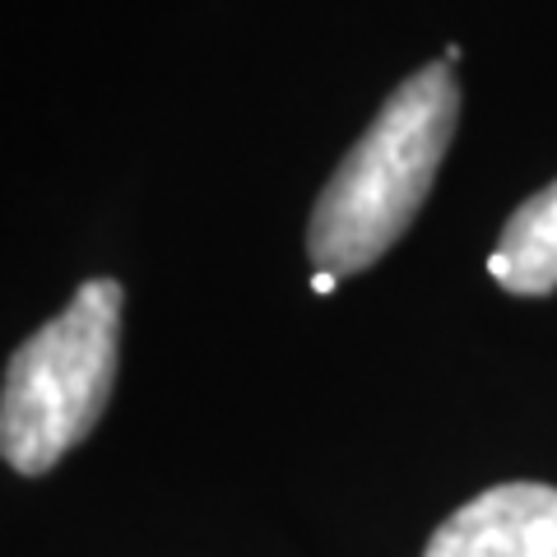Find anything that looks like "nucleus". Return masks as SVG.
<instances>
[{
  "mask_svg": "<svg viewBox=\"0 0 557 557\" xmlns=\"http://www.w3.org/2000/svg\"><path fill=\"white\" fill-rule=\"evenodd\" d=\"M460 121V84L432 61L381 102L372 126L330 172L307 223V256L321 274H362L409 233L428 205Z\"/></svg>",
  "mask_w": 557,
  "mask_h": 557,
  "instance_id": "nucleus-1",
  "label": "nucleus"
},
{
  "mask_svg": "<svg viewBox=\"0 0 557 557\" xmlns=\"http://www.w3.org/2000/svg\"><path fill=\"white\" fill-rule=\"evenodd\" d=\"M121 307L126 293L116 278H89L61 317L10 354L0 386V460L14 474L42 479L98 428L116 386Z\"/></svg>",
  "mask_w": 557,
  "mask_h": 557,
  "instance_id": "nucleus-2",
  "label": "nucleus"
},
{
  "mask_svg": "<svg viewBox=\"0 0 557 557\" xmlns=\"http://www.w3.org/2000/svg\"><path fill=\"white\" fill-rule=\"evenodd\" d=\"M423 557H557V487L497 483L428 539Z\"/></svg>",
  "mask_w": 557,
  "mask_h": 557,
  "instance_id": "nucleus-3",
  "label": "nucleus"
},
{
  "mask_svg": "<svg viewBox=\"0 0 557 557\" xmlns=\"http://www.w3.org/2000/svg\"><path fill=\"white\" fill-rule=\"evenodd\" d=\"M487 274L516 298H548L557 288V182L534 190L507 219Z\"/></svg>",
  "mask_w": 557,
  "mask_h": 557,
  "instance_id": "nucleus-4",
  "label": "nucleus"
},
{
  "mask_svg": "<svg viewBox=\"0 0 557 557\" xmlns=\"http://www.w3.org/2000/svg\"><path fill=\"white\" fill-rule=\"evenodd\" d=\"M335 284H339V278L335 274H311V293H321V298H330V293H335Z\"/></svg>",
  "mask_w": 557,
  "mask_h": 557,
  "instance_id": "nucleus-5",
  "label": "nucleus"
}]
</instances>
